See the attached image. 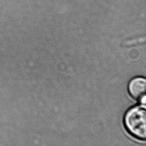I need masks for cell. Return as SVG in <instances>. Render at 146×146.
I'll use <instances>...</instances> for the list:
<instances>
[{"label":"cell","instance_id":"cell-1","mask_svg":"<svg viewBox=\"0 0 146 146\" xmlns=\"http://www.w3.org/2000/svg\"><path fill=\"white\" fill-rule=\"evenodd\" d=\"M125 126L129 132L136 138L145 140L146 138L145 106L133 107L125 116Z\"/></svg>","mask_w":146,"mask_h":146},{"label":"cell","instance_id":"cell-2","mask_svg":"<svg viewBox=\"0 0 146 146\" xmlns=\"http://www.w3.org/2000/svg\"><path fill=\"white\" fill-rule=\"evenodd\" d=\"M146 80L138 77L133 79L129 85V90L133 98L142 104L146 102Z\"/></svg>","mask_w":146,"mask_h":146}]
</instances>
